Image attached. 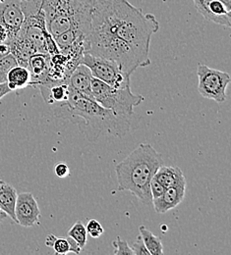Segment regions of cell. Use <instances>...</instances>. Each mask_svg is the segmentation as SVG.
Returning a JSON list of instances; mask_svg holds the SVG:
<instances>
[{
  "mask_svg": "<svg viewBox=\"0 0 231 255\" xmlns=\"http://www.w3.org/2000/svg\"><path fill=\"white\" fill-rule=\"evenodd\" d=\"M160 23L127 0H94L88 51L111 60L126 74L151 64L150 45Z\"/></svg>",
  "mask_w": 231,
  "mask_h": 255,
  "instance_id": "cell-1",
  "label": "cell"
},
{
  "mask_svg": "<svg viewBox=\"0 0 231 255\" xmlns=\"http://www.w3.org/2000/svg\"><path fill=\"white\" fill-rule=\"evenodd\" d=\"M54 106L55 116L70 121L77 120L74 123L89 141H96L103 132L122 137L130 128L129 117L117 116L95 99L82 96L71 89L67 101Z\"/></svg>",
  "mask_w": 231,
  "mask_h": 255,
  "instance_id": "cell-2",
  "label": "cell"
},
{
  "mask_svg": "<svg viewBox=\"0 0 231 255\" xmlns=\"http://www.w3.org/2000/svg\"><path fill=\"white\" fill-rule=\"evenodd\" d=\"M162 165H164L162 153L150 143L139 144L115 168L117 190L129 191L145 205L153 206L150 184Z\"/></svg>",
  "mask_w": 231,
  "mask_h": 255,
  "instance_id": "cell-3",
  "label": "cell"
},
{
  "mask_svg": "<svg viewBox=\"0 0 231 255\" xmlns=\"http://www.w3.org/2000/svg\"><path fill=\"white\" fill-rule=\"evenodd\" d=\"M94 0H44L46 28L53 38L69 30L89 35Z\"/></svg>",
  "mask_w": 231,
  "mask_h": 255,
  "instance_id": "cell-4",
  "label": "cell"
},
{
  "mask_svg": "<svg viewBox=\"0 0 231 255\" xmlns=\"http://www.w3.org/2000/svg\"><path fill=\"white\" fill-rule=\"evenodd\" d=\"M92 93L99 104L117 116H132L134 108L145 100L144 96L133 94L131 88H114L95 77L92 79Z\"/></svg>",
  "mask_w": 231,
  "mask_h": 255,
  "instance_id": "cell-5",
  "label": "cell"
},
{
  "mask_svg": "<svg viewBox=\"0 0 231 255\" xmlns=\"http://www.w3.org/2000/svg\"><path fill=\"white\" fill-rule=\"evenodd\" d=\"M197 75L198 92L201 96L218 103H224L227 100V90L231 82V75L228 72L199 64Z\"/></svg>",
  "mask_w": 231,
  "mask_h": 255,
  "instance_id": "cell-6",
  "label": "cell"
},
{
  "mask_svg": "<svg viewBox=\"0 0 231 255\" xmlns=\"http://www.w3.org/2000/svg\"><path fill=\"white\" fill-rule=\"evenodd\" d=\"M81 63L86 65L93 77L114 88H130V75L124 73L118 65L105 58L85 52Z\"/></svg>",
  "mask_w": 231,
  "mask_h": 255,
  "instance_id": "cell-7",
  "label": "cell"
},
{
  "mask_svg": "<svg viewBox=\"0 0 231 255\" xmlns=\"http://www.w3.org/2000/svg\"><path fill=\"white\" fill-rule=\"evenodd\" d=\"M24 19L20 0H4L0 3V25L8 32V44L20 32Z\"/></svg>",
  "mask_w": 231,
  "mask_h": 255,
  "instance_id": "cell-8",
  "label": "cell"
},
{
  "mask_svg": "<svg viewBox=\"0 0 231 255\" xmlns=\"http://www.w3.org/2000/svg\"><path fill=\"white\" fill-rule=\"evenodd\" d=\"M15 216L16 223L26 228L39 224L41 213L32 192H21L17 195Z\"/></svg>",
  "mask_w": 231,
  "mask_h": 255,
  "instance_id": "cell-9",
  "label": "cell"
},
{
  "mask_svg": "<svg viewBox=\"0 0 231 255\" xmlns=\"http://www.w3.org/2000/svg\"><path fill=\"white\" fill-rule=\"evenodd\" d=\"M199 13L210 22L231 28V9L220 0H193Z\"/></svg>",
  "mask_w": 231,
  "mask_h": 255,
  "instance_id": "cell-10",
  "label": "cell"
},
{
  "mask_svg": "<svg viewBox=\"0 0 231 255\" xmlns=\"http://www.w3.org/2000/svg\"><path fill=\"white\" fill-rule=\"evenodd\" d=\"M92 79L91 70L84 64L80 63L72 71L68 79V86L74 92L95 99L92 93Z\"/></svg>",
  "mask_w": 231,
  "mask_h": 255,
  "instance_id": "cell-11",
  "label": "cell"
},
{
  "mask_svg": "<svg viewBox=\"0 0 231 255\" xmlns=\"http://www.w3.org/2000/svg\"><path fill=\"white\" fill-rule=\"evenodd\" d=\"M50 65V55L45 53H35L29 59L28 69L31 73L30 86L38 87L47 81V75Z\"/></svg>",
  "mask_w": 231,
  "mask_h": 255,
  "instance_id": "cell-12",
  "label": "cell"
},
{
  "mask_svg": "<svg viewBox=\"0 0 231 255\" xmlns=\"http://www.w3.org/2000/svg\"><path fill=\"white\" fill-rule=\"evenodd\" d=\"M186 187L166 188L163 195L153 199V207L158 213L164 214L178 206L185 197Z\"/></svg>",
  "mask_w": 231,
  "mask_h": 255,
  "instance_id": "cell-13",
  "label": "cell"
},
{
  "mask_svg": "<svg viewBox=\"0 0 231 255\" xmlns=\"http://www.w3.org/2000/svg\"><path fill=\"white\" fill-rule=\"evenodd\" d=\"M10 53L15 57L17 63L23 67H28L29 59L36 53L33 44L23 36L17 35L12 41L9 42Z\"/></svg>",
  "mask_w": 231,
  "mask_h": 255,
  "instance_id": "cell-14",
  "label": "cell"
},
{
  "mask_svg": "<svg viewBox=\"0 0 231 255\" xmlns=\"http://www.w3.org/2000/svg\"><path fill=\"white\" fill-rule=\"evenodd\" d=\"M155 178L165 188L186 187L184 174L179 167L162 165L158 169Z\"/></svg>",
  "mask_w": 231,
  "mask_h": 255,
  "instance_id": "cell-15",
  "label": "cell"
},
{
  "mask_svg": "<svg viewBox=\"0 0 231 255\" xmlns=\"http://www.w3.org/2000/svg\"><path fill=\"white\" fill-rule=\"evenodd\" d=\"M17 195V191L12 185L0 180V210L10 217L15 223L17 222L15 216Z\"/></svg>",
  "mask_w": 231,
  "mask_h": 255,
  "instance_id": "cell-16",
  "label": "cell"
},
{
  "mask_svg": "<svg viewBox=\"0 0 231 255\" xmlns=\"http://www.w3.org/2000/svg\"><path fill=\"white\" fill-rule=\"evenodd\" d=\"M43 99L50 105L60 104L67 101L70 89L68 83H57L49 86L37 87Z\"/></svg>",
  "mask_w": 231,
  "mask_h": 255,
  "instance_id": "cell-17",
  "label": "cell"
},
{
  "mask_svg": "<svg viewBox=\"0 0 231 255\" xmlns=\"http://www.w3.org/2000/svg\"><path fill=\"white\" fill-rule=\"evenodd\" d=\"M6 83L12 92L23 90L31 84V73L28 68L17 65L8 72Z\"/></svg>",
  "mask_w": 231,
  "mask_h": 255,
  "instance_id": "cell-18",
  "label": "cell"
},
{
  "mask_svg": "<svg viewBox=\"0 0 231 255\" xmlns=\"http://www.w3.org/2000/svg\"><path fill=\"white\" fill-rule=\"evenodd\" d=\"M139 234L149 251L150 255H164V247L162 241L159 237L155 236L149 229H147L144 225L139 227Z\"/></svg>",
  "mask_w": 231,
  "mask_h": 255,
  "instance_id": "cell-19",
  "label": "cell"
},
{
  "mask_svg": "<svg viewBox=\"0 0 231 255\" xmlns=\"http://www.w3.org/2000/svg\"><path fill=\"white\" fill-rule=\"evenodd\" d=\"M45 245L52 248L56 255H67L71 253L70 244L67 238H56L54 235L49 234L45 239Z\"/></svg>",
  "mask_w": 231,
  "mask_h": 255,
  "instance_id": "cell-20",
  "label": "cell"
},
{
  "mask_svg": "<svg viewBox=\"0 0 231 255\" xmlns=\"http://www.w3.org/2000/svg\"><path fill=\"white\" fill-rule=\"evenodd\" d=\"M68 237L72 238L83 250L88 242V233L82 221H77L68 231Z\"/></svg>",
  "mask_w": 231,
  "mask_h": 255,
  "instance_id": "cell-21",
  "label": "cell"
},
{
  "mask_svg": "<svg viewBox=\"0 0 231 255\" xmlns=\"http://www.w3.org/2000/svg\"><path fill=\"white\" fill-rule=\"evenodd\" d=\"M17 65V60L11 53L0 58V84L7 82L8 72Z\"/></svg>",
  "mask_w": 231,
  "mask_h": 255,
  "instance_id": "cell-22",
  "label": "cell"
},
{
  "mask_svg": "<svg viewBox=\"0 0 231 255\" xmlns=\"http://www.w3.org/2000/svg\"><path fill=\"white\" fill-rule=\"evenodd\" d=\"M112 246L114 248V255H134L132 248H130L128 243L122 240L120 237H117L116 240L112 242Z\"/></svg>",
  "mask_w": 231,
  "mask_h": 255,
  "instance_id": "cell-23",
  "label": "cell"
},
{
  "mask_svg": "<svg viewBox=\"0 0 231 255\" xmlns=\"http://www.w3.org/2000/svg\"><path fill=\"white\" fill-rule=\"evenodd\" d=\"M86 230H87V233L93 239H98L104 233V229L102 228V226L100 225L99 221L96 219L89 220V222L86 226Z\"/></svg>",
  "mask_w": 231,
  "mask_h": 255,
  "instance_id": "cell-24",
  "label": "cell"
},
{
  "mask_svg": "<svg viewBox=\"0 0 231 255\" xmlns=\"http://www.w3.org/2000/svg\"><path fill=\"white\" fill-rule=\"evenodd\" d=\"M165 186H163L154 176V178L152 179L151 181V184H150V191H151V194H152V197L153 199H156V198H159L161 195H163V193L165 191Z\"/></svg>",
  "mask_w": 231,
  "mask_h": 255,
  "instance_id": "cell-25",
  "label": "cell"
},
{
  "mask_svg": "<svg viewBox=\"0 0 231 255\" xmlns=\"http://www.w3.org/2000/svg\"><path fill=\"white\" fill-rule=\"evenodd\" d=\"M133 252H134V255H150L149 251L147 250L141 236L139 235L137 240L134 242L132 247Z\"/></svg>",
  "mask_w": 231,
  "mask_h": 255,
  "instance_id": "cell-26",
  "label": "cell"
},
{
  "mask_svg": "<svg viewBox=\"0 0 231 255\" xmlns=\"http://www.w3.org/2000/svg\"><path fill=\"white\" fill-rule=\"evenodd\" d=\"M54 173L58 178H66L70 174V169L65 163H59L55 166Z\"/></svg>",
  "mask_w": 231,
  "mask_h": 255,
  "instance_id": "cell-27",
  "label": "cell"
},
{
  "mask_svg": "<svg viewBox=\"0 0 231 255\" xmlns=\"http://www.w3.org/2000/svg\"><path fill=\"white\" fill-rule=\"evenodd\" d=\"M12 93V91L10 90V88L8 87L7 83H3V84H0V99L3 98L4 96H7L8 94Z\"/></svg>",
  "mask_w": 231,
  "mask_h": 255,
  "instance_id": "cell-28",
  "label": "cell"
},
{
  "mask_svg": "<svg viewBox=\"0 0 231 255\" xmlns=\"http://www.w3.org/2000/svg\"><path fill=\"white\" fill-rule=\"evenodd\" d=\"M8 37L9 36H8L7 30L2 25H0V43H4V42L7 43Z\"/></svg>",
  "mask_w": 231,
  "mask_h": 255,
  "instance_id": "cell-29",
  "label": "cell"
},
{
  "mask_svg": "<svg viewBox=\"0 0 231 255\" xmlns=\"http://www.w3.org/2000/svg\"><path fill=\"white\" fill-rule=\"evenodd\" d=\"M220 1H222L227 7H229L230 9H231V0H220Z\"/></svg>",
  "mask_w": 231,
  "mask_h": 255,
  "instance_id": "cell-30",
  "label": "cell"
},
{
  "mask_svg": "<svg viewBox=\"0 0 231 255\" xmlns=\"http://www.w3.org/2000/svg\"><path fill=\"white\" fill-rule=\"evenodd\" d=\"M6 217H7V215H6L3 211H1V210H0V223H1V222H2Z\"/></svg>",
  "mask_w": 231,
  "mask_h": 255,
  "instance_id": "cell-31",
  "label": "cell"
},
{
  "mask_svg": "<svg viewBox=\"0 0 231 255\" xmlns=\"http://www.w3.org/2000/svg\"><path fill=\"white\" fill-rule=\"evenodd\" d=\"M3 1H4V0H0V3H2V2H3Z\"/></svg>",
  "mask_w": 231,
  "mask_h": 255,
  "instance_id": "cell-32",
  "label": "cell"
},
{
  "mask_svg": "<svg viewBox=\"0 0 231 255\" xmlns=\"http://www.w3.org/2000/svg\"><path fill=\"white\" fill-rule=\"evenodd\" d=\"M20 1H29V0H20Z\"/></svg>",
  "mask_w": 231,
  "mask_h": 255,
  "instance_id": "cell-33",
  "label": "cell"
}]
</instances>
